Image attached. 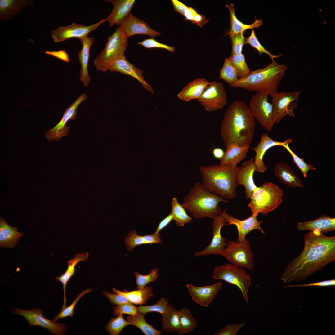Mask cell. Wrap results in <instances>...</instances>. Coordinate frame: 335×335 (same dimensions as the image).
<instances>
[{
  "label": "cell",
  "mask_w": 335,
  "mask_h": 335,
  "mask_svg": "<svg viewBox=\"0 0 335 335\" xmlns=\"http://www.w3.org/2000/svg\"><path fill=\"white\" fill-rule=\"evenodd\" d=\"M269 95L266 92H257L249 102V108L253 116L261 126L270 132L273 127V106L268 101Z\"/></svg>",
  "instance_id": "obj_10"
},
{
  "label": "cell",
  "mask_w": 335,
  "mask_h": 335,
  "mask_svg": "<svg viewBox=\"0 0 335 335\" xmlns=\"http://www.w3.org/2000/svg\"><path fill=\"white\" fill-rule=\"evenodd\" d=\"M128 325H130L129 323L124 319L123 314H120L115 318H111L106 325V328L111 335H118Z\"/></svg>",
  "instance_id": "obj_41"
},
{
  "label": "cell",
  "mask_w": 335,
  "mask_h": 335,
  "mask_svg": "<svg viewBox=\"0 0 335 335\" xmlns=\"http://www.w3.org/2000/svg\"><path fill=\"white\" fill-rule=\"evenodd\" d=\"M169 304L167 299L162 297L154 305L139 306L138 307V311L139 312L144 315L150 312H157L162 315L166 312Z\"/></svg>",
  "instance_id": "obj_42"
},
{
  "label": "cell",
  "mask_w": 335,
  "mask_h": 335,
  "mask_svg": "<svg viewBox=\"0 0 335 335\" xmlns=\"http://www.w3.org/2000/svg\"><path fill=\"white\" fill-rule=\"evenodd\" d=\"M124 242L129 251H131L136 246L146 244L142 236L137 235L136 231L134 230L131 231L128 236L124 238Z\"/></svg>",
  "instance_id": "obj_46"
},
{
  "label": "cell",
  "mask_w": 335,
  "mask_h": 335,
  "mask_svg": "<svg viewBox=\"0 0 335 335\" xmlns=\"http://www.w3.org/2000/svg\"><path fill=\"white\" fill-rule=\"evenodd\" d=\"M296 226L297 229L300 231L316 230L323 233H326L335 230V218L322 215L312 221L298 222Z\"/></svg>",
  "instance_id": "obj_25"
},
{
  "label": "cell",
  "mask_w": 335,
  "mask_h": 335,
  "mask_svg": "<svg viewBox=\"0 0 335 335\" xmlns=\"http://www.w3.org/2000/svg\"><path fill=\"white\" fill-rule=\"evenodd\" d=\"M283 195V190L275 184L264 182L254 189L248 206L252 214L265 215L281 204Z\"/></svg>",
  "instance_id": "obj_6"
},
{
  "label": "cell",
  "mask_w": 335,
  "mask_h": 335,
  "mask_svg": "<svg viewBox=\"0 0 335 335\" xmlns=\"http://www.w3.org/2000/svg\"><path fill=\"white\" fill-rule=\"evenodd\" d=\"M292 140L290 138L287 142L283 144L281 146L284 148L290 153L293 158V162L302 172L304 178H306L307 177L308 172L311 170H315V168L314 166L306 163L303 158L298 156L291 149L289 144L292 142Z\"/></svg>",
  "instance_id": "obj_39"
},
{
  "label": "cell",
  "mask_w": 335,
  "mask_h": 335,
  "mask_svg": "<svg viewBox=\"0 0 335 335\" xmlns=\"http://www.w3.org/2000/svg\"><path fill=\"white\" fill-rule=\"evenodd\" d=\"M92 290V289H87L81 292L78 295L76 298L69 306H66L64 309H61L57 315L53 318V320L56 322L60 319L66 317H73L74 314V308L77 302L83 295L90 292Z\"/></svg>",
  "instance_id": "obj_44"
},
{
  "label": "cell",
  "mask_w": 335,
  "mask_h": 335,
  "mask_svg": "<svg viewBox=\"0 0 335 335\" xmlns=\"http://www.w3.org/2000/svg\"><path fill=\"white\" fill-rule=\"evenodd\" d=\"M301 92V91L277 92L271 96L273 107V124L279 123L286 116H295L293 110L297 106V101Z\"/></svg>",
  "instance_id": "obj_11"
},
{
  "label": "cell",
  "mask_w": 335,
  "mask_h": 335,
  "mask_svg": "<svg viewBox=\"0 0 335 335\" xmlns=\"http://www.w3.org/2000/svg\"><path fill=\"white\" fill-rule=\"evenodd\" d=\"M232 43L231 56L242 53L245 38L244 32L229 35Z\"/></svg>",
  "instance_id": "obj_47"
},
{
  "label": "cell",
  "mask_w": 335,
  "mask_h": 335,
  "mask_svg": "<svg viewBox=\"0 0 335 335\" xmlns=\"http://www.w3.org/2000/svg\"><path fill=\"white\" fill-rule=\"evenodd\" d=\"M257 168L252 158L244 162L242 165L237 167V177L239 185H243L247 199H250L252 193L257 187L253 179V175Z\"/></svg>",
  "instance_id": "obj_21"
},
{
  "label": "cell",
  "mask_w": 335,
  "mask_h": 335,
  "mask_svg": "<svg viewBox=\"0 0 335 335\" xmlns=\"http://www.w3.org/2000/svg\"><path fill=\"white\" fill-rule=\"evenodd\" d=\"M255 118L249 106L240 100L232 102L226 111L220 127L226 149L233 144L249 145L254 138Z\"/></svg>",
  "instance_id": "obj_2"
},
{
  "label": "cell",
  "mask_w": 335,
  "mask_h": 335,
  "mask_svg": "<svg viewBox=\"0 0 335 335\" xmlns=\"http://www.w3.org/2000/svg\"><path fill=\"white\" fill-rule=\"evenodd\" d=\"M229 202L209 192L202 183L196 182L183 198L182 205L195 219L209 218L212 219L222 212L219 203Z\"/></svg>",
  "instance_id": "obj_5"
},
{
  "label": "cell",
  "mask_w": 335,
  "mask_h": 335,
  "mask_svg": "<svg viewBox=\"0 0 335 335\" xmlns=\"http://www.w3.org/2000/svg\"><path fill=\"white\" fill-rule=\"evenodd\" d=\"M174 10L183 16L188 7L177 0H172Z\"/></svg>",
  "instance_id": "obj_56"
},
{
  "label": "cell",
  "mask_w": 335,
  "mask_h": 335,
  "mask_svg": "<svg viewBox=\"0 0 335 335\" xmlns=\"http://www.w3.org/2000/svg\"><path fill=\"white\" fill-rule=\"evenodd\" d=\"M197 12L191 7H188L183 15L186 20H188L193 22Z\"/></svg>",
  "instance_id": "obj_58"
},
{
  "label": "cell",
  "mask_w": 335,
  "mask_h": 335,
  "mask_svg": "<svg viewBox=\"0 0 335 335\" xmlns=\"http://www.w3.org/2000/svg\"><path fill=\"white\" fill-rule=\"evenodd\" d=\"M301 253L289 262L280 279L285 284L304 280L335 260V236H327L318 230L304 236Z\"/></svg>",
  "instance_id": "obj_1"
},
{
  "label": "cell",
  "mask_w": 335,
  "mask_h": 335,
  "mask_svg": "<svg viewBox=\"0 0 335 335\" xmlns=\"http://www.w3.org/2000/svg\"><path fill=\"white\" fill-rule=\"evenodd\" d=\"M119 26L128 38L136 34H142L152 38L159 36L161 33L152 29L144 21L129 13L123 20Z\"/></svg>",
  "instance_id": "obj_17"
},
{
  "label": "cell",
  "mask_w": 335,
  "mask_h": 335,
  "mask_svg": "<svg viewBox=\"0 0 335 335\" xmlns=\"http://www.w3.org/2000/svg\"><path fill=\"white\" fill-rule=\"evenodd\" d=\"M222 256L230 263L253 271L254 261L253 251L249 241H227Z\"/></svg>",
  "instance_id": "obj_9"
},
{
  "label": "cell",
  "mask_w": 335,
  "mask_h": 335,
  "mask_svg": "<svg viewBox=\"0 0 335 335\" xmlns=\"http://www.w3.org/2000/svg\"><path fill=\"white\" fill-rule=\"evenodd\" d=\"M231 61L236 70L239 79L247 76L251 70L248 67L243 54L241 53L230 56Z\"/></svg>",
  "instance_id": "obj_40"
},
{
  "label": "cell",
  "mask_w": 335,
  "mask_h": 335,
  "mask_svg": "<svg viewBox=\"0 0 335 335\" xmlns=\"http://www.w3.org/2000/svg\"><path fill=\"white\" fill-rule=\"evenodd\" d=\"M249 145L240 146L236 144L230 145L224 152L220 159V164L227 165L236 167L237 164L246 156L249 149Z\"/></svg>",
  "instance_id": "obj_30"
},
{
  "label": "cell",
  "mask_w": 335,
  "mask_h": 335,
  "mask_svg": "<svg viewBox=\"0 0 335 335\" xmlns=\"http://www.w3.org/2000/svg\"><path fill=\"white\" fill-rule=\"evenodd\" d=\"M158 271L159 268L155 267L150 271V273L145 275L140 274L137 271H135L134 274L136 277V289L145 287L150 282H154L159 276Z\"/></svg>",
  "instance_id": "obj_43"
},
{
  "label": "cell",
  "mask_w": 335,
  "mask_h": 335,
  "mask_svg": "<svg viewBox=\"0 0 335 335\" xmlns=\"http://www.w3.org/2000/svg\"><path fill=\"white\" fill-rule=\"evenodd\" d=\"M222 286V282L219 281L203 286L187 284L186 287L194 301L202 306L208 307L213 301Z\"/></svg>",
  "instance_id": "obj_18"
},
{
  "label": "cell",
  "mask_w": 335,
  "mask_h": 335,
  "mask_svg": "<svg viewBox=\"0 0 335 335\" xmlns=\"http://www.w3.org/2000/svg\"><path fill=\"white\" fill-rule=\"evenodd\" d=\"M237 167L220 164L200 166L199 170L204 188L226 200L234 198L239 185Z\"/></svg>",
  "instance_id": "obj_3"
},
{
  "label": "cell",
  "mask_w": 335,
  "mask_h": 335,
  "mask_svg": "<svg viewBox=\"0 0 335 335\" xmlns=\"http://www.w3.org/2000/svg\"><path fill=\"white\" fill-rule=\"evenodd\" d=\"M87 97L86 92L82 93L65 109L59 122L52 128L44 132V135L48 141L53 140L58 141L67 136L69 128L66 125V124L69 120L76 119L78 107Z\"/></svg>",
  "instance_id": "obj_15"
},
{
  "label": "cell",
  "mask_w": 335,
  "mask_h": 335,
  "mask_svg": "<svg viewBox=\"0 0 335 335\" xmlns=\"http://www.w3.org/2000/svg\"><path fill=\"white\" fill-rule=\"evenodd\" d=\"M335 285V279L326 280L319 282L310 283L302 284H291L284 286V287L293 288L297 287H307L311 286L327 287L334 286Z\"/></svg>",
  "instance_id": "obj_52"
},
{
  "label": "cell",
  "mask_w": 335,
  "mask_h": 335,
  "mask_svg": "<svg viewBox=\"0 0 335 335\" xmlns=\"http://www.w3.org/2000/svg\"><path fill=\"white\" fill-rule=\"evenodd\" d=\"M219 78L230 85L239 79L237 72L232 63L230 57L226 58L219 73Z\"/></svg>",
  "instance_id": "obj_38"
},
{
  "label": "cell",
  "mask_w": 335,
  "mask_h": 335,
  "mask_svg": "<svg viewBox=\"0 0 335 335\" xmlns=\"http://www.w3.org/2000/svg\"><path fill=\"white\" fill-rule=\"evenodd\" d=\"M127 40L119 26L108 36L105 47L95 59L94 63L96 69L102 72L109 70L111 65L124 54L128 45Z\"/></svg>",
  "instance_id": "obj_7"
},
{
  "label": "cell",
  "mask_w": 335,
  "mask_h": 335,
  "mask_svg": "<svg viewBox=\"0 0 335 335\" xmlns=\"http://www.w3.org/2000/svg\"><path fill=\"white\" fill-rule=\"evenodd\" d=\"M226 7L228 9L230 15V20L231 28L230 31L226 34L230 35L235 34L244 32L248 29L259 28L262 25L261 20H257L256 18L254 23L249 24H244L239 20L235 15V7L232 3L226 5Z\"/></svg>",
  "instance_id": "obj_33"
},
{
  "label": "cell",
  "mask_w": 335,
  "mask_h": 335,
  "mask_svg": "<svg viewBox=\"0 0 335 335\" xmlns=\"http://www.w3.org/2000/svg\"><path fill=\"white\" fill-rule=\"evenodd\" d=\"M82 44V48L78 54L79 61L81 65L79 80L83 86L88 85L90 81L88 66L90 57V51L93 43L94 38L87 36L79 39Z\"/></svg>",
  "instance_id": "obj_24"
},
{
  "label": "cell",
  "mask_w": 335,
  "mask_h": 335,
  "mask_svg": "<svg viewBox=\"0 0 335 335\" xmlns=\"http://www.w3.org/2000/svg\"><path fill=\"white\" fill-rule=\"evenodd\" d=\"M212 278L235 285L241 291L245 302H248V292L252 285V278L243 268L230 263L217 266L213 269Z\"/></svg>",
  "instance_id": "obj_8"
},
{
  "label": "cell",
  "mask_w": 335,
  "mask_h": 335,
  "mask_svg": "<svg viewBox=\"0 0 335 335\" xmlns=\"http://www.w3.org/2000/svg\"><path fill=\"white\" fill-rule=\"evenodd\" d=\"M257 216L252 214L248 218L240 220L230 215L226 212L225 215L226 225H234L237 227L238 232L237 241L242 242L245 240L246 236L253 230L257 229L262 233L265 234L263 229L261 226L263 223L262 221H258Z\"/></svg>",
  "instance_id": "obj_19"
},
{
  "label": "cell",
  "mask_w": 335,
  "mask_h": 335,
  "mask_svg": "<svg viewBox=\"0 0 335 335\" xmlns=\"http://www.w3.org/2000/svg\"><path fill=\"white\" fill-rule=\"evenodd\" d=\"M244 44H248L255 48L258 51L260 56L265 53L269 55L271 60L277 58L281 55H273L266 50L261 44L256 36L254 30H252L250 36L245 39Z\"/></svg>",
  "instance_id": "obj_45"
},
{
  "label": "cell",
  "mask_w": 335,
  "mask_h": 335,
  "mask_svg": "<svg viewBox=\"0 0 335 335\" xmlns=\"http://www.w3.org/2000/svg\"><path fill=\"white\" fill-rule=\"evenodd\" d=\"M171 205L173 220L178 226H183L192 221L193 218L188 215L185 209L179 202L177 198H172Z\"/></svg>",
  "instance_id": "obj_37"
},
{
  "label": "cell",
  "mask_w": 335,
  "mask_h": 335,
  "mask_svg": "<svg viewBox=\"0 0 335 335\" xmlns=\"http://www.w3.org/2000/svg\"><path fill=\"white\" fill-rule=\"evenodd\" d=\"M109 70L111 72H118L132 77L139 82L144 89L152 93H154L151 86L145 81L143 71L129 62L126 60L124 54L111 65Z\"/></svg>",
  "instance_id": "obj_20"
},
{
  "label": "cell",
  "mask_w": 335,
  "mask_h": 335,
  "mask_svg": "<svg viewBox=\"0 0 335 335\" xmlns=\"http://www.w3.org/2000/svg\"><path fill=\"white\" fill-rule=\"evenodd\" d=\"M287 69L285 65L279 64L272 60L264 68L251 71L247 76L239 79L230 86L249 91L266 92L271 96L278 92V87Z\"/></svg>",
  "instance_id": "obj_4"
},
{
  "label": "cell",
  "mask_w": 335,
  "mask_h": 335,
  "mask_svg": "<svg viewBox=\"0 0 335 335\" xmlns=\"http://www.w3.org/2000/svg\"><path fill=\"white\" fill-rule=\"evenodd\" d=\"M172 220H173V216L171 212L160 221L156 229V231L154 234H156L159 233L161 230L169 225Z\"/></svg>",
  "instance_id": "obj_55"
},
{
  "label": "cell",
  "mask_w": 335,
  "mask_h": 335,
  "mask_svg": "<svg viewBox=\"0 0 335 335\" xmlns=\"http://www.w3.org/2000/svg\"><path fill=\"white\" fill-rule=\"evenodd\" d=\"M160 234L159 233L155 234H154L150 235H145L142 236V237L146 244H161L162 243V241L160 238Z\"/></svg>",
  "instance_id": "obj_53"
},
{
  "label": "cell",
  "mask_w": 335,
  "mask_h": 335,
  "mask_svg": "<svg viewBox=\"0 0 335 335\" xmlns=\"http://www.w3.org/2000/svg\"><path fill=\"white\" fill-rule=\"evenodd\" d=\"M209 82L204 78L196 79L185 86L177 97L179 99L187 102L193 99H198Z\"/></svg>",
  "instance_id": "obj_28"
},
{
  "label": "cell",
  "mask_w": 335,
  "mask_h": 335,
  "mask_svg": "<svg viewBox=\"0 0 335 335\" xmlns=\"http://www.w3.org/2000/svg\"><path fill=\"white\" fill-rule=\"evenodd\" d=\"M179 311V326L177 333L182 334L193 331L197 326V321L187 308H183Z\"/></svg>",
  "instance_id": "obj_35"
},
{
  "label": "cell",
  "mask_w": 335,
  "mask_h": 335,
  "mask_svg": "<svg viewBox=\"0 0 335 335\" xmlns=\"http://www.w3.org/2000/svg\"><path fill=\"white\" fill-rule=\"evenodd\" d=\"M33 4L29 0H0V19L11 20L24 7Z\"/></svg>",
  "instance_id": "obj_26"
},
{
  "label": "cell",
  "mask_w": 335,
  "mask_h": 335,
  "mask_svg": "<svg viewBox=\"0 0 335 335\" xmlns=\"http://www.w3.org/2000/svg\"><path fill=\"white\" fill-rule=\"evenodd\" d=\"M212 153L213 156L215 158L221 159L223 157L224 152L222 149L216 148L213 150Z\"/></svg>",
  "instance_id": "obj_59"
},
{
  "label": "cell",
  "mask_w": 335,
  "mask_h": 335,
  "mask_svg": "<svg viewBox=\"0 0 335 335\" xmlns=\"http://www.w3.org/2000/svg\"><path fill=\"white\" fill-rule=\"evenodd\" d=\"M106 21L105 18L89 26H84L74 22L66 26H59L50 32L51 36L54 41L56 43L64 41L72 38H77L80 39L88 36L90 32Z\"/></svg>",
  "instance_id": "obj_16"
},
{
  "label": "cell",
  "mask_w": 335,
  "mask_h": 335,
  "mask_svg": "<svg viewBox=\"0 0 335 335\" xmlns=\"http://www.w3.org/2000/svg\"><path fill=\"white\" fill-rule=\"evenodd\" d=\"M12 312L14 314L23 316L30 327L33 326H40L56 335L64 334L67 330L66 325L63 323H56L53 320L45 318L42 310L39 308H35L30 310H26L15 308L12 310Z\"/></svg>",
  "instance_id": "obj_13"
},
{
  "label": "cell",
  "mask_w": 335,
  "mask_h": 335,
  "mask_svg": "<svg viewBox=\"0 0 335 335\" xmlns=\"http://www.w3.org/2000/svg\"><path fill=\"white\" fill-rule=\"evenodd\" d=\"M102 294L108 298L111 303L113 305L117 306L130 302L124 296L121 294H113L107 291L103 292Z\"/></svg>",
  "instance_id": "obj_51"
},
{
  "label": "cell",
  "mask_w": 335,
  "mask_h": 335,
  "mask_svg": "<svg viewBox=\"0 0 335 335\" xmlns=\"http://www.w3.org/2000/svg\"><path fill=\"white\" fill-rule=\"evenodd\" d=\"M89 255L87 252L84 253L76 254L74 258L68 261V266L65 272L61 276L55 277L56 280L60 281L63 284L64 298L62 309H64L66 306L67 300L65 292L66 284L76 272L75 267L77 265L80 261H86L89 257Z\"/></svg>",
  "instance_id": "obj_31"
},
{
  "label": "cell",
  "mask_w": 335,
  "mask_h": 335,
  "mask_svg": "<svg viewBox=\"0 0 335 335\" xmlns=\"http://www.w3.org/2000/svg\"><path fill=\"white\" fill-rule=\"evenodd\" d=\"M45 53L47 55L52 56L65 62L69 61V56L68 54L64 50H60L57 51H47Z\"/></svg>",
  "instance_id": "obj_54"
},
{
  "label": "cell",
  "mask_w": 335,
  "mask_h": 335,
  "mask_svg": "<svg viewBox=\"0 0 335 335\" xmlns=\"http://www.w3.org/2000/svg\"><path fill=\"white\" fill-rule=\"evenodd\" d=\"M227 212L225 209L221 215L213 219L212 222V240L205 248L194 253L196 257L210 255H221L227 245V239L221 234L222 227L226 225L225 215Z\"/></svg>",
  "instance_id": "obj_14"
},
{
  "label": "cell",
  "mask_w": 335,
  "mask_h": 335,
  "mask_svg": "<svg viewBox=\"0 0 335 335\" xmlns=\"http://www.w3.org/2000/svg\"><path fill=\"white\" fill-rule=\"evenodd\" d=\"M244 323L237 324H230L226 325L214 335H236L239 331L245 325Z\"/></svg>",
  "instance_id": "obj_50"
},
{
  "label": "cell",
  "mask_w": 335,
  "mask_h": 335,
  "mask_svg": "<svg viewBox=\"0 0 335 335\" xmlns=\"http://www.w3.org/2000/svg\"><path fill=\"white\" fill-rule=\"evenodd\" d=\"M208 21V19H207L204 15L198 13L195 16L193 23L196 24L200 27H202Z\"/></svg>",
  "instance_id": "obj_57"
},
{
  "label": "cell",
  "mask_w": 335,
  "mask_h": 335,
  "mask_svg": "<svg viewBox=\"0 0 335 335\" xmlns=\"http://www.w3.org/2000/svg\"><path fill=\"white\" fill-rule=\"evenodd\" d=\"M153 290L152 287L147 286L132 291L124 290L121 291L113 289V292L124 296L130 302L138 305L146 304L149 299L153 296Z\"/></svg>",
  "instance_id": "obj_32"
},
{
  "label": "cell",
  "mask_w": 335,
  "mask_h": 335,
  "mask_svg": "<svg viewBox=\"0 0 335 335\" xmlns=\"http://www.w3.org/2000/svg\"><path fill=\"white\" fill-rule=\"evenodd\" d=\"M113 6L112 11L106 18L110 27L119 25L126 16L130 12L135 3V0H107Z\"/></svg>",
  "instance_id": "obj_23"
},
{
  "label": "cell",
  "mask_w": 335,
  "mask_h": 335,
  "mask_svg": "<svg viewBox=\"0 0 335 335\" xmlns=\"http://www.w3.org/2000/svg\"><path fill=\"white\" fill-rule=\"evenodd\" d=\"M226 91L221 83L209 82L198 99L208 112L222 109L227 103Z\"/></svg>",
  "instance_id": "obj_12"
},
{
  "label": "cell",
  "mask_w": 335,
  "mask_h": 335,
  "mask_svg": "<svg viewBox=\"0 0 335 335\" xmlns=\"http://www.w3.org/2000/svg\"><path fill=\"white\" fill-rule=\"evenodd\" d=\"M289 139L288 138L284 142H279L273 140L267 133L262 134L258 144L252 149L256 153L254 162L257 168L256 171L263 173L267 169L266 166L263 162V158L265 154L268 149L275 146H281Z\"/></svg>",
  "instance_id": "obj_22"
},
{
  "label": "cell",
  "mask_w": 335,
  "mask_h": 335,
  "mask_svg": "<svg viewBox=\"0 0 335 335\" xmlns=\"http://www.w3.org/2000/svg\"><path fill=\"white\" fill-rule=\"evenodd\" d=\"M114 314L115 315L122 314L134 316L139 312L138 307L130 302L114 306Z\"/></svg>",
  "instance_id": "obj_48"
},
{
  "label": "cell",
  "mask_w": 335,
  "mask_h": 335,
  "mask_svg": "<svg viewBox=\"0 0 335 335\" xmlns=\"http://www.w3.org/2000/svg\"><path fill=\"white\" fill-rule=\"evenodd\" d=\"M274 172L277 178L288 187L304 188L301 179L286 163L284 162L276 163L274 167Z\"/></svg>",
  "instance_id": "obj_27"
},
{
  "label": "cell",
  "mask_w": 335,
  "mask_h": 335,
  "mask_svg": "<svg viewBox=\"0 0 335 335\" xmlns=\"http://www.w3.org/2000/svg\"><path fill=\"white\" fill-rule=\"evenodd\" d=\"M162 316L163 329L170 333H177L179 326V311L172 304H169L166 312Z\"/></svg>",
  "instance_id": "obj_34"
},
{
  "label": "cell",
  "mask_w": 335,
  "mask_h": 335,
  "mask_svg": "<svg viewBox=\"0 0 335 335\" xmlns=\"http://www.w3.org/2000/svg\"><path fill=\"white\" fill-rule=\"evenodd\" d=\"M145 315L138 312L134 316H128L127 321L130 325H133L139 329L145 335H160L162 332L154 328L149 324L144 318Z\"/></svg>",
  "instance_id": "obj_36"
},
{
  "label": "cell",
  "mask_w": 335,
  "mask_h": 335,
  "mask_svg": "<svg viewBox=\"0 0 335 335\" xmlns=\"http://www.w3.org/2000/svg\"><path fill=\"white\" fill-rule=\"evenodd\" d=\"M18 228L9 226L1 217L0 218V246L13 248L20 238L24 234L17 231Z\"/></svg>",
  "instance_id": "obj_29"
},
{
  "label": "cell",
  "mask_w": 335,
  "mask_h": 335,
  "mask_svg": "<svg viewBox=\"0 0 335 335\" xmlns=\"http://www.w3.org/2000/svg\"><path fill=\"white\" fill-rule=\"evenodd\" d=\"M138 44L147 49L158 48L166 49L172 53L175 51L174 47L159 42L152 37L139 42Z\"/></svg>",
  "instance_id": "obj_49"
}]
</instances>
